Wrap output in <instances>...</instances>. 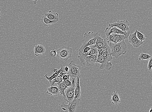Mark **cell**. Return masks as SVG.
I'll list each match as a JSON object with an SVG mask.
<instances>
[{"label": "cell", "mask_w": 152, "mask_h": 112, "mask_svg": "<svg viewBox=\"0 0 152 112\" xmlns=\"http://www.w3.org/2000/svg\"><path fill=\"white\" fill-rule=\"evenodd\" d=\"M53 71H54V73H56L58 71V69H57V68H54V69Z\"/></svg>", "instance_id": "36"}, {"label": "cell", "mask_w": 152, "mask_h": 112, "mask_svg": "<svg viewBox=\"0 0 152 112\" xmlns=\"http://www.w3.org/2000/svg\"><path fill=\"white\" fill-rule=\"evenodd\" d=\"M91 50L87 53H79V55L78 56V58L80 59V61L81 62L84 59V57L86 56H90L91 55L98 54V49L91 47Z\"/></svg>", "instance_id": "12"}, {"label": "cell", "mask_w": 152, "mask_h": 112, "mask_svg": "<svg viewBox=\"0 0 152 112\" xmlns=\"http://www.w3.org/2000/svg\"><path fill=\"white\" fill-rule=\"evenodd\" d=\"M63 80L59 76L57 77L56 78L54 79L51 82H50V84L51 86H53L54 83H61L63 81Z\"/></svg>", "instance_id": "27"}, {"label": "cell", "mask_w": 152, "mask_h": 112, "mask_svg": "<svg viewBox=\"0 0 152 112\" xmlns=\"http://www.w3.org/2000/svg\"><path fill=\"white\" fill-rule=\"evenodd\" d=\"M56 50V56L62 61H67L72 57V48L69 47L63 46Z\"/></svg>", "instance_id": "3"}, {"label": "cell", "mask_w": 152, "mask_h": 112, "mask_svg": "<svg viewBox=\"0 0 152 112\" xmlns=\"http://www.w3.org/2000/svg\"><path fill=\"white\" fill-rule=\"evenodd\" d=\"M51 54L53 56H56L57 50H51Z\"/></svg>", "instance_id": "33"}, {"label": "cell", "mask_w": 152, "mask_h": 112, "mask_svg": "<svg viewBox=\"0 0 152 112\" xmlns=\"http://www.w3.org/2000/svg\"><path fill=\"white\" fill-rule=\"evenodd\" d=\"M81 77V76H78L77 77L74 99H80L81 95V88L79 85V80Z\"/></svg>", "instance_id": "14"}, {"label": "cell", "mask_w": 152, "mask_h": 112, "mask_svg": "<svg viewBox=\"0 0 152 112\" xmlns=\"http://www.w3.org/2000/svg\"><path fill=\"white\" fill-rule=\"evenodd\" d=\"M1 18V7L0 6V19Z\"/></svg>", "instance_id": "38"}, {"label": "cell", "mask_w": 152, "mask_h": 112, "mask_svg": "<svg viewBox=\"0 0 152 112\" xmlns=\"http://www.w3.org/2000/svg\"><path fill=\"white\" fill-rule=\"evenodd\" d=\"M104 45V39L100 36L97 37L95 44L91 47L96 48L98 50H100L102 48Z\"/></svg>", "instance_id": "20"}, {"label": "cell", "mask_w": 152, "mask_h": 112, "mask_svg": "<svg viewBox=\"0 0 152 112\" xmlns=\"http://www.w3.org/2000/svg\"><path fill=\"white\" fill-rule=\"evenodd\" d=\"M130 23L127 20H122L118 21L113 24H109V27H115L119 29L126 33L130 32V30L129 28Z\"/></svg>", "instance_id": "6"}, {"label": "cell", "mask_w": 152, "mask_h": 112, "mask_svg": "<svg viewBox=\"0 0 152 112\" xmlns=\"http://www.w3.org/2000/svg\"><path fill=\"white\" fill-rule=\"evenodd\" d=\"M64 69L65 72L67 73L69 70V68L67 66H66L64 68Z\"/></svg>", "instance_id": "35"}, {"label": "cell", "mask_w": 152, "mask_h": 112, "mask_svg": "<svg viewBox=\"0 0 152 112\" xmlns=\"http://www.w3.org/2000/svg\"><path fill=\"white\" fill-rule=\"evenodd\" d=\"M149 112H152V107H151L150 110L149 111Z\"/></svg>", "instance_id": "39"}, {"label": "cell", "mask_w": 152, "mask_h": 112, "mask_svg": "<svg viewBox=\"0 0 152 112\" xmlns=\"http://www.w3.org/2000/svg\"><path fill=\"white\" fill-rule=\"evenodd\" d=\"M148 60L147 68L149 71H151L152 67V58H151Z\"/></svg>", "instance_id": "29"}, {"label": "cell", "mask_w": 152, "mask_h": 112, "mask_svg": "<svg viewBox=\"0 0 152 112\" xmlns=\"http://www.w3.org/2000/svg\"><path fill=\"white\" fill-rule=\"evenodd\" d=\"M65 84L68 87H71L72 86V82L70 81L69 80H63Z\"/></svg>", "instance_id": "30"}, {"label": "cell", "mask_w": 152, "mask_h": 112, "mask_svg": "<svg viewBox=\"0 0 152 112\" xmlns=\"http://www.w3.org/2000/svg\"><path fill=\"white\" fill-rule=\"evenodd\" d=\"M111 101L112 104L114 105H118L121 103L120 97L118 93L115 91L111 94Z\"/></svg>", "instance_id": "17"}, {"label": "cell", "mask_w": 152, "mask_h": 112, "mask_svg": "<svg viewBox=\"0 0 152 112\" xmlns=\"http://www.w3.org/2000/svg\"><path fill=\"white\" fill-rule=\"evenodd\" d=\"M57 87L59 88L60 95H62L64 98L65 97V91L68 87L65 85L64 80L61 83H58Z\"/></svg>", "instance_id": "21"}, {"label": "cell", "mask_w": 152, "mask_h": 112, "mask_svg": "<svg viewBox=\"0 0 152 112\" xmlns=\"http://www.w3.org/2000/svg\"><path fill=\"white\" fill-rule=\"evenodd\" d=\"M47 93L50 94L51 95H54L59 96L60 95L59 90L58 87L53 86H51V87L47 88Z\"/></svg>", "instance_id": "16"}, {"label": "cell", "mask_w": 152, "mask_h": 112, "mask_svg": "<svg viewBox=\"0 0 152 112\" xmlns=\"http://www.w3.org/2000/svg\"><path fill=\"white\" fill-rule=\"evenodd\" d=\"M107 39L108 42H112L114 44H116L117 42V40L114 36L111 34L109 36L107 37Z\"/></svg>", "instance_id": "28"}, {"label": "cell", "mask_w": 152, "mask_h": 112, "mask_svg": "<svg viewBox=\"0 0 152 112\" xmlns=\"http://www.w3.org/2000/svg\"><path fill=\"white\" fill-rule=\"evenodd\" d=\"M91 48L89 46L85 47L82 51V53H85L88 52L91 49Z\"/></svg>", "instance_id": "31"}, {"label": "cell", "mask_w": 152, "mask_h": 112, "mask_svg": "<svg viewBox=\"0 0 152 112\" xmlns=\"http://www.w3.org/2000/svg\"><path fill=\"white\" fill-rule=\"evenodd\" d=\"M59 20H50L47 18L46 16L45 15L43 16L41 21L43 25L45 27H48L50 25L56 24Z\"/></svg>", "instance_id": "15"}, {"label": "cell", "mask_w": 152, "mask_h": 112, "mask_svg": "<svg viewBox=\"0 0 152 112\" xmlns=\"http://www.w3.org/2000/svg\"><path fill=\"white\" fill-rule=\"evenodd\" d=\"M66 74H67L66 73L62 72L61 71V72H60V73H59V76L61 77V78L62 79L63 77V76Z\"/></svg>", "instance_id": "34"}, {"label": "cell", "mask_w": 152, "mask_h": 112, "mask_svg": "<svg viewBox=\"0 0 152 112\" xmlns=\"http://www.w3.org/2000/svg\"><path fill=\"white\" fill-rule=\"evenodd\" d=\"M61 71L62 72H65V71L64 68L63 66L62 65L61 66V68H60L59 70H58L57 72L54 73L52 75L50 76V77H48V75L47 74H45L44 76L45 78L47 80L48 82L50 83L51 82L52 80L56 78V77L59 76V73Z\"/></svg>", "instance_id": "18"}, {"label": "cell", "mask_w": 152, "mask_h": 112, "mask_svg": "<svg viewBox=\"0 0 152 112\" xmlns=\"http://www.w3.org/2000/svg\"><path fill=\"white\" fill-rule=\"evenodd\" d=\"M38 1V0H32V1H34V4H36V2L37 1Z\"/></svg>", "instance_id": "37"}, {"label": "cell", "mask_w": 152, "mask_h": 112, "mask_svg": "<svg viewBox=\"0 0 152 112\" xmlns=\"http://www.w3.org/2000/svg\"><path fill=\"white\" fill-rule=\"evenodd\" d=\"M72 86L68 87L65 91L64 100L68 102L72 101L75 97V89L76 79L72 78Z\"/></svg>", "instance_id": "4"}, {"label": "cell", "mask_w": 152, "mask_h": 112, "mask_svg": "<svg viewBox=\"0 0 152 112\" xmlns=\"http://www.w3.org/2000/svg\"><path fill=\"white\" fill-rule=\"evenodd\" d=\"M70 77V76L68 74H66L63 77L62 79L63 80H69Z\"/></svg>", "instance_id": "32"}, {"label": "cell", "mask_w": 152, "mask_h": 112, "mask_svg": "<svg viewBox=\"0 0 152 112\" xmlns=\"http://www.w3.org/2000/svg\"><path fill=\"white\" fill-rule=\"evenodd\" d=\"M98 54H93L86 56L81 62L83 65L86 64L87 66H93L96 63Z\"/></svg>", "instance_id": "11"}, {"label": "cell", "mask_w": 152, "mask_h": 112, "mask_svg": "<svg viewBox=\"0 0 152 112\" xmlns=\"http://www.w3.org/2000/svg\"><path fill=\"white\" fill-rule=\"evenodd\" d=\"M98 53L107 59L109 62H110L113 59V57L110 54L104 52L98 49Z\"/></svg>", "instance_id": "24"}, {"label": "cell", "mask_w": 152, "mask_h": 112, "mask_svg": "<svg viewBox=\"0 0 152 112\" xmlns=\"http://www.w3.org/2000/svg\"><path fill=\"white\" fill-rule=\"evenodd\" d=\"M105 32L107 37L109 35L112 33L124 34L125 36L126 39L128 38L130 34V32L126 33L123 32V31L114 26L112 27H107L105 30Z\"/></svg>", "instance_id": "10"}, {"label": "cell", "mask_w": 152, "mask_h": 112, "mask_svg": "<svg viewBox=\"0 0 152 112\" xmlns=\"http://www.w3.org/2000/svg\"><path fill=\"white\" fill-rule=\"evenodd\" d=\"M136 36L137 38L142 41L147 39V35H144V34L139 32V31L137 30V31Z\"/></svg>", "instance_id": "26"}, {"label": "cell", "mask_w": 152, "mask_h": 112, "mask_svg": "<svg viewBox=\"0 0 152 112\" xmlns=\"http://www.w3.org/2000/svg\"><path fill=\"white\" fill-rule=\"evenodd\" d=\"M109 46L111 50V55L116 59L122 55H125L127 53V46L125 40L116 44L110 42Z\"/></svg>", "instance_id": "1"}, {"label": "cell", "mask_w": 152, "mask_h": 112, "mask_svg": "<svg viewBox=\"0 0 152 112\" xmlns=\"http://www.w3.org/2000/svg\"><path fill=\"white\" fill-rule=\"evenodd\" d=\"M137 30H136L133 34H130L128 37L129 42L130 43L134 48H137L143 44V42L140 41L136 37Z\"/></svg>", "instance_id": "9"}, {"label": "cell", "mask_w": 152, "mask_h": 112, "mask_svg": "<svg viewBox=\"0 0 152 112\" xmlns=\"http://www.w3.org/2000/svg\"><path fill=\"white\" fill-rule=\"evenodd\" d=\"M100 50L111 55V50L109 46L105 39H104V45Z\"/></svg>", "instance_id": "22"}, {"label": "cell", "mask_w": 152, "mask_h": 112, "mask_svg": "<svg viewBox=\"0 0 152 112\" xmlns=\"http://www.w3.org/2000/svg\"><path fill=\"white\" fill-rule=\"evenodd\" d=\"M111 34L115 37L117 42L121 41L126 39L125 36L124 34L116 33H112Z\"/></svg>", "instance_id": "23"}, {"label": "cell", "mask_w": 152, "mask_h": 112, "mask_svg": "<svg viewBox=\"0 0 152 112\" xmlns=\"http://www.w3.org/2000/svg\"><path fill=\"white\" fill-rule=\"evenodd\" d=\"M99 36H100V34L98 32L94 33L91 31L89 32L88 33H85L84 38L82 41L83 44L79 49V53H82L85 47L95 45L97 37Z\"/></svg>", "instance_id": "2"}, {"label": "cell", "mask_w": 152, "mask_h": 112, "mask_svg": "<svg viewBox=\"0 0 152 112\" xmlns=\"http://www.w3.org/2000/svg\"><path fill=\"white\" fill-rule=\"evenodd\" d=\"M46 51L45 47L42 45L35 44L34 46V55L38 56L45 53Z\"/></svg>", "instance_id": "13"}, {"label": "cell", "mask_w": 152, "mask_h": 112, "mask_svg": "<svg viewBox=\"0 0 152 112\" xmlns=\"http://www.w3.org/2000/svg\"><path fill=\"white\" fill-rule=\"evenodd\" d=\"M80 100V99H74L73 101L69 102L68 105L63 103L61 106V108L65 111L75 112L79 105Z\"/></svg>", "instance_id": "7"}, {"label": "cell", "mask_w": 152, "mask_h": 112, "mask_svg": "<svg viewBox=\"0 0 152 112\" xmlns=\"http://www.w3.org/2000/svg\"><path fill=\"white\" fill-rule=\"evenodd\" d=\"M69 70L67 74L70 76L72 79H76L78 76H81L80 71L81 70V67L79 65H76L73 60L69 64Z\"/></svg>", "instance_id": "5"}, {"label": "cell", "mask_w": 152, "mask_h": 112, "mask_svg": "<svg viewBox=\"0 0 152 112\" xmlns=\"http://www.w3.org/2000/svg\"><path fill=\"white\" fill-rule=\"evenodd\" d=\"M152 58V57L150 55L148 54H145L143 53H141L139 56V60H148L150 58Z\"/></svg>", "instance_id": "25"}, {"label": "cell", "mask_w": 152, "mask_h": 112, "mask_svg": "<svg viewBox=\"0 0 152 112\" xmlns=\"http://www.w3.org/2000/svg\"><path fill=\"white\" fill-rule=\"evenodd\" d=\"M96 63L101 64L99 68L102 70L105 68L107 70H109L111 69L112 66V64L111 63L99 53Z\"/></svg>", "instance_id": "8"}, {"label": "cell", "mask_w": 152, "mask_h": 112, "mask_svg": "<svg viewBox=\"0 0 152 112\" xmlns=\"http://www.w3.org/2000/svg\"><path fill=\"white\" fill-rule=\"evenodd\" d=\"M45 15L50 20H59V15L58 13L52 12L51 10H50L48 13L45 14Z\"/></svg>", "instance_id": "19"}]
</instances>
